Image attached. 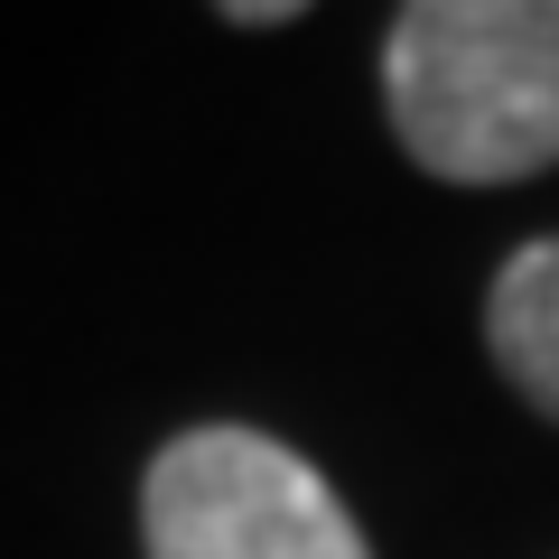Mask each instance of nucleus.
Here are the masks:
<instances>
[{
  "label": "nucleus",
  "instance_id": "nucleus-2",
  "mask_svg": "<svg viewBox=\"0 0 559 559\" xmlns=\"http://www.w3.org/2000/svg\"><path fill=\"white\" fill-rule=\"evenodd\" d=\"M150 559H373L336 485L261 429H187L140 476Z\"/></svg>",
  "mask_w": 559,
  "mask_h": 559
},
{
  "label": "nucleus",
  "instance_id": "nucleus-4",
  "mask_svg": "<svg viewBox=\"0 0 559 559\" xmlns=\"http://www.w3.org/2000/svg\"><path fill=\"white\" fill-rule=\"evenodd\" d=\"M224 20H242V28H280V20H299L289 0H242V10H224Z\"/></svg>",
  "mask_w": 559,
  "mask_h": 559
},
{
  "label": "nucleus",
  "instance_id": "nucleus-3",
  "mask_svg": "<svg viewBox=\"0 0 559 559\" xmlns=\"http://www.w3.org/2000/svg\"><path fill=\"white\" fill-rule=\"evenodd\" d=\"M485 355L540 419H559V234L522 242L495 271V289H485Z\"/></svg>",
  "mask_w": 559,
  "mask_h": 559
},
{
  "label": "nucleus",
  "instance_id": "nucleus-1",
  "mask_svg": "<svg viewBox=\"0 0 559 559\" xmlns=\"http://www.w3.org/2000/svg\"><path fill=\"white\" fill-rule=\"evenodd\" d=\"M392 140L448 187L559 168V0H419L382 38Z\"/></svg>",
  "mask_w": 559,
  "mask_h": 559
}]
</instances>
